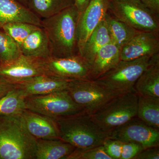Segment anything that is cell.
Listing matches in <instances>:
<instances>
[{
    "label": "cell",
    "mask_w": 159,
    "mask_h": 159,
    "mask_svg": "<svg viewBox=\"0 0 159 159\" xmlns=\"http://www.w3.org/2000/svg\"><path fill=\"white\" fill-rule=\"evenodd\" d=\"M79 13L75 5L42 20L41 27L48 39L51 57H64L78 54L77 24Z\"/></svg>",
    "instance_id": "1"
},
{
    "label": "cell",
    "mask_w": 159,
    "mask_h": 159,
    "mask_svg": "<svg viewBox=\"0 0 159 159\" xmlns=\"http://www.w3.org/2000/svg\"><path fill=\"white\" fill-rule=\"evenodd\" d=\"M37 139L21 115H0V159H35Z\"/></svg>",
    "instance_id": "2"
},
{
    "label": "cell",
    "mask_w": 159,
    "mask_h": 159,
    "mask_svg": "<svg viewBox=\"0 0 159 159\" xmlns=\"http://www.w3.org/2000/svg\"><path fill=\"white\" fill-rule=\"evenodd\" d=\"M60 139L77 148L102 145L109 134L103 130L85 111L55 119Z\"/></svg>",
    "instance_id": "3"
},
{
    "label": "cell",
    "mask_w": 159,
    "mask_h": 159,
    "mask_svg": "<svg viewBox=\"0 0 159 159\" xmlns=\"http://www.w3.org/2000/svg\"><path fill=\"white\" fill-rule=\"evenodd\" d=\"M153 56L120 60L112 68L93 80L101 86L119 94L134 92L135 84L150 64Z\"/></svg>",
    "instance_id": "4"
},
{
    "label": "cell",
    "mask_w": 159,
    "mask_h": 159,
    "mask_svg": "<svg viewBox=\"0 0 159 159\" xmlns=\"http://www.w3.org/2000/svg\"><path fill=\"white\" fill-rule=\"evenodd\" d=\"M138 96L135 92L120 94L94 113L93 120L107 133L137 116Z\"/></svg>",
    "instance_id": "5"
},
{
    "label": "cell",
    "mask_w": 159,
    "mask_h": 159,
    "mask_svg": "<svg viewBox=\"0 0 159 159\" xmlns=\"http://www.w3.org/2000/svg\"><path fill=\"white\" fill-rule=\"evenodd\" d=\"M108 12L138 31L159 32V16L140 0H109Z\"/></svg>",
    "instance_id": "6"
},
{
    "label": "cell",
    "mask_w": 159,
    "mask_h": 159,
    "mask_svg": "<svg viewBox=\"0 0 159 159\" xmlns=\"http://www.w3.org/2000/svg\"><path fill=\"white\" fill-rule=\"evenodd\" d=\"M26 109L54 119L84 111L74 102L67 90L26 97Z\"/></svg>",
    "instance_id": "7"
},
{
    "label": "cell",
    "mask_w": 159,
    "mask_h": 159,
    "mask_svg": "<svg viewBox=\"0 0 159 159\" xmlns=\"http://www.w3.org/2000/svg\"><path fill=\"white\" fill-rule=\"evenodd\" d=\"M67 90L74 102L90 115L122 94L107 89L92 79L70 80Z\"/></svg>",
    "instance_id": "8"
},
{
    "label": "cell",
    "mask_w": 159,
    "mask_h": 159,
    "mask_svg": "<svg viewBox=\"0 0 159 159\" xmlns=\"http://www.w3.org/2000/svg\"><path fill=\"white\" fill-rule=\"evenodd\" d=\"M39 61L43 74L68 80L91 79L90 66L79 54L39 58Z\"/></svg>",
    "instance_id": "9"
},
{
    "label": "cell",
    "mask_w": 159,
    "mask_h": 159,
    "mask_svg": "<svg viewBox=\"0 0 159 159\" xmlns=\"http://www.w3.org/2000/svg\"><path fill=\"white\" fill-rule=\"evenodd\" d=\"M109 138L122 142H132L144 148L159 146V129L134 118L109 133Z\"/></svg>",
    "instance_id": "10"
},
{
    "label": "cell",
    "mask_w": 159,
    "mask_h": 159,
    "mask_svg": "<svg viewBox=\"0 0 159 159\" xmlns=\"http://www.w3.org/2000/svg\"><path fill=\"white\" fill-rule=\"evenodd\" d=\"M109 0H90L79 16L77 24L78 54L81 55L90 35L105 19L108 12Z\"/></svg>",
    "instance_id": "11"
},
{
    "label": "cell",
    "mask_w": 159,
    "mask_h": 159,
    "mask_svg": "<svg viewBox=\"0 0 159 159\" xmlns=\"http://www.w3.org/2000/svg\"><path fill=\"white\" fill-rule=\"evenodd\" d=\"M42 74L39 58L21 54L12 60L0 63V77L12 84Z\"/></svg>",
    "instance_id": "12"
},
{
    "label": "cell",
    "mask_w": 159,
    "mask_h": 159,
    "mask_svg": "<svg viewBox=\"0 0 159 159\" xmlns=\"http://www.w3.org/2000/svg\"><path fill=\"white\" fill-rule=\"evenodd\" d=\"M159 54V32L141 31L120 50V60L129 61Z\"/></svg>",
    "instance_id": "13"
},
{
    "label": "cell",
    "mask_w": 159,
    "mask_h": 159,
    "mask_svg": "<svg viewBox=\"0 0 159 159\" xmlns=\"http://www.w3.org/2000/svg\"><path fill=\"white\" fill-rule=\"evenodd\" d=\"M70 80L42 74L15 84L21 90L26 97L43 95L67 90Z\"/></svg>",
    "instance_id": "14"
},
{
    "label": "cell",
    "mask_w": 159,
    "mask_h": 159,
    "mask_svg": "<svg viewBox=\"0 0 159 159\" xmlns=\"http://www.w3.org/2000/svg\"><path fill=\"white\" fill-rule=\"evenodd\" d=\"M20 115L29 132L37 140L60 139L55 119L26 109Z\"/></svg>",
    "instance_id": "15"
},
{
    "label": "cell",
    "mask_w": 159,
    "mask_h": 159,
    "mask_svg": "<svg viewBox=\"0 0 159 159\" xmlns=\"http://www.w3.org/2000/svg\"><path fill=\"white\" fill-rule=\"evenodd\" d=\"M13 22L28 23L41 27L42 20L17 0H0V29Z\"/></svg>",
    "instance_id": "16"
},
{
    "label": "cell",
    "mask_w": 159,
    "mask_h": 159,
    "mask_svg": "<svg viewBox=\"0 0 159 159\" xmlns=\"http://www.w3.org/2000/svg\"><path fill=\"white\" fill-rule=\"evenodd\" d=\"M134 91L138 96L159 98V54L152 57L150 64L137 80Z\"/></svg>",
    "instance_id": "17"
},
{
    "label": "cell",
    "mask_w": 159,
    "mask_h": 159,
    "mask_svg": "<svg viewBox=\"0 0 159 159\" xmlns=\"http://www.w3.org/2000/svg\"><path fill=\"white\" fill-rule=\"evenodd\" d=\"M120 50L112 42L99 49L90 64L91 79H97L116 65L120 61Z\"/></svg>",
    "instance_id": "18"
},
{
    "label": "cell",
    "mask_w": 159,
    "mask_h": 159,
    "mask_svg": "<svg viewBox=\"0 0 159 159\" xmlns=\"http://www.w3.org/2000/svg\"><path fill=\"white\" fill-rule=\"evenodd\" d=\"M21 54L25 56L36 58L51 57L48 36L41 27L29 34L20 47Z\"/></svg>",
    "instance_id": "19"
},
{
    "label": "cell",
    "mask_w": 159,
    "mask_h": 159,
    "mask_svg": "<svg viewBox=\"0 0 159 159\" xmlns=\"http://www.w3.org/2000/svg\"><path fill=\"white\" fill-rule=\"evenodd\" d=\"M75 148L60 139H37L35 159H66Z\"/></svg>",
    "instance_id": "20"
},
{
    "label": "cell",
    "mask_w": 159,
    "mask_h": 159,
    "mask_svg": "<svg viewBox=\"0 0 159 159\" xmlns=\"http://www.w3.org/2000/svg\"><path fill=\"white\" fill-rule=\"evenodd\" d=\"M110 42H111L110 35L104 19L90 35L81 56L90 66L95 55L99 49Z\"/></svg>",
    "instance_id": "21"
},
{
    "label": "cell",
    "mask_w": 159,
    "mask_h": 159,
    "mask_svg": "<svg viewBox=\"0 0 159 159\" xmlns=\"http://www.w3.org/2000/svg\"><path fill=\"white\" fill-rule=\"evenodd\" d=\"M105 20L108 27L111 42L120 48L141 32L116 18L108 11L106 15Z\"/></svg>",
    "instance_id": "22"
},
{
    "label": "cell",
    "mask_w": 159,
    "mask_h": 159,
    "mask_svg": "<svg viewBox=\"0 0 159 159\" xmlns=\"http://www.w3.org/2000/svg\"><path fill=\"white\" fill-rule=\"evenodd\" d=\"M74 5V0H27L26 6L42 20Z\"/></svg>",
    "instance_id": "23"
},
{
    "label": "cell",
    "mask_w": 159,
    "mask_h": 159,
    "mask_svg": "<svg viewBox=\"0 0 159 159\" xmlns=\"http://www.w3.org/2000/svg\"><path fill=\"white\" fill-rule=\"evenodd\" d=\"M137 117L159 129V98L138 96Z\"/></svg>",
    "instance_id": "24"
},
{
    "label": "cell",
    "mask_w": 159,
    "mask_h": 159,
    "mask_svg": "<svg viewBox=\"0 0 159 159\" xmlns=\"http://www.w3.org/2000/svg\"><path fill=\"white\" fill-rule=\"evenodd\" d=\"M26 96L21 90L15 88L0 99V115L16 116L25 109Z\"/></svg>",
    "instance_id": "25"
},
{
    "label": "cell",
    "mask_w": 159,
    "mask_h": 159,
    "mask_svg": "<svg viewBox=\"0 0 159 159\" xmlns=\"http://www.w3.org/2000/svg\"><path fill=\"white\" fill-rule=\"evenodd\" d=\"M39 26L25 22H13L6 24L2 28L19 47L32 31Z\"/></svg>",
    "instance_id": "26"
},
{
    "label": "cell",
    "mask_w": 159,
    "mask_h": 159,
    "mask_svg": "<svg viewBox=\"0 0 159 159\" xmlns=\"http://www.w3.org/2000/svg\"><path fill=\"white\" fill-rule=\"evenodd\" d=\"M18 45L2 29H0V63L12 60L21 54Z\"/></svg>",
    "instance_id": "27"
},
{
    "label": "cell",
    "mask_w": 159,
    "mask_h": 159,
    "mask_svg": "<svg viewBox=\"0 0 159 159\" xmlns=\"http://www.w3.org/2000/svg\"><path fill=\"white\" fill-rule=\"evenodd\" d=\"M66 159H111L103 145L86 148H76Z\"/></svg>",
    "instance_id": "28"
},
{
    "label": "cell",
    "mask_w": 159,
    "mask_h": 159,
    "mask_svg": "<svg viewBox=\"0 0 159 159\" xmlns=\"http://www.w3.org/2000/svg\"><path fill=\"white\" fill-rule=\"evenodd\" d=\"M104 150L111 159H120L122 142L116 139L107 138L102 144Z\"/></svg>",
    "instance_id": "29"
},
{
    "label": "cell",
    "mask_w": 159,
    "mask_h": 159,
    "mask_svg": "<svg viewBox=\"0 0 159 159\" xmlns=\"http://www.w3.org/2000/svg\"><path fill=\"white\" fill-rule=\"evenodd\" d=\"M145 149L141 145L132 142H122L120 159H134L137 155Z\"/></svg>",
    "instance_id": "30"
},
{
    "label": "cell",
    "mask_w": 159,
    "mask_h": 159,
    "mask_svg": "<svg viewBox=\"0 0 159 159\" xmlns=\"http://www.w3.org/2000/svg\"><path fill=\"white\" fill-rule=\"evenodd\" d=\"M159 147L145 148L135 157L134 159H159Z\"/></svg>",
    "instance_id": "31"
},
{
    "label": "cell",
    "mask_w": 159,
    "mask_h": 159,
    "mask_svg": "<svg viewBox=\"0 0 159 159\" xmlns=\"http://www.w3.org/2000/svg\"><path fill=\"white\" fill-rule=\"evenodd\" d=\"M15 88V84H12L0 77V99L6 96Z\"/></svg>",
    "instance_id": "32"
},
{
    "label": "cell",
    "mask_w": 159,
    "mask_h": 159,
    "mask_svg": "<svg viewBox=\"0 0 159 159\" xmlns=\"http://www.w3.org/2000/svg\"><path fill=\"white\" fill-rule=\"evenodd\" d=\"M155 14L159 16V0H140Z\"/></svg>",
    "instance_id": "33"
},
{
    "label": "cell",
    "mask_w": 159,
    "mask_h": 159,
    "mask_svg": "<svg viewBox=\"0 0 159 159\" xmlns=\"http://www.w3.org/2000/svg\"><path fill=\"white\" fill-rule=\"evenodd\" d=\"M90 0H74V5L78 10L79 16L84 11Z\"/></svg>",
    "instance_id": "34"
},
{
    "label": "cell",
    "mask_w": 159,
    "mask_h": 159,
    "mask_svg": "<svg viewBox=\"0 0 159 159\" xmlns=\"http://www.w3.org/2000/svg\"><path fill=\"white\" fill-rule=\"evenodd\" d=\"M18 1L22 3L23 5L26 6V3H27V0H17Z\"/></svg>",
    "instance_id": "35"
}]
</instances>
